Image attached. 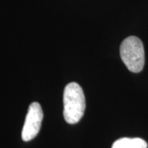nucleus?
Segmentation results:
<instances>
[{
	"mask_svg": "<svg viewBox=\"0 0 148 148\" xmlns=\"http://www.w3.org/2000/svg\"><path fill=\"white\" fill-rule=\"evenodd\" d=\"M86 109L84 92L77 82H70L64 91V117L70 124L81 120Z\"/></svg>",
	"mask_w": 148,
	"mask_h": 148,
	"instance_id": "1",
	"label": "nucleus"
},
{
	"mask_svg": "<svg viewBox=\"0 0 148 148\" xmlns=\"http://www.w3.org/2000/svg\"><path fill=\"white\" fill-rule=\"evenodd\" d=\"M120 56L129 71L140 73L145 64V51L142 40L134 36L126 38L120 45Z\"/></svg>",
	"mask_w": 148,
	"mask_h": 148,
	"instance_id": "2",
	"label": "nucleus"
},
{
	"mask_svg": "<svg viewBox=\"0 0 148 148\" xmlns=\"http://www.w3.org/2000/svg\"><path fill=\"white\" fill-rule=\"evenodd\" d=\"M42 119L43 110L41 106L37 102H33L29 106L21 132V138L24 142H29L36 137L41 127Z\"/></svg>",
	"mask_w": 148,
	"mask_h": 148,
	"instance_id": "3",
	"label": "nucleus"
},
{
	"mask_svg": "<svg viewBox=\"0 0 148 148\" xmlns=\"http://www.w3.org/2000/svg\"><path fill=\"white\" fill-rule=\"evenodd\" d=\"M147 143L142 138H123L115 141L112 148H147Z\"/></svg>",
	"mask_w": 148,
	"mask_h": 148,
	"instance_id": "4",
	"label": "nucleus"
}]
</instances>
